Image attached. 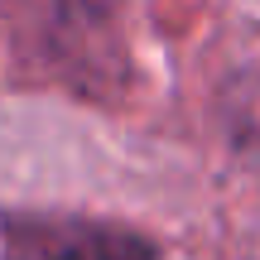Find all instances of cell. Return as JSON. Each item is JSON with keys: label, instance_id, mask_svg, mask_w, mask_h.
<instances>
[{"label": "cell", "instance_id": "1", "mask_svg": "<svg viewBox=\"0 0 260 260\" xmlns=\"http://www.w3.org/2000/svg\"><path fill=\"white\" fill-rule=\"evenodd\" d=\"M5 260H159L154 246L135 232L92 217H48L15 212L5 217Z\"/></svg>", "mask_w": 260, "mask_h": 260}]
</instances>
